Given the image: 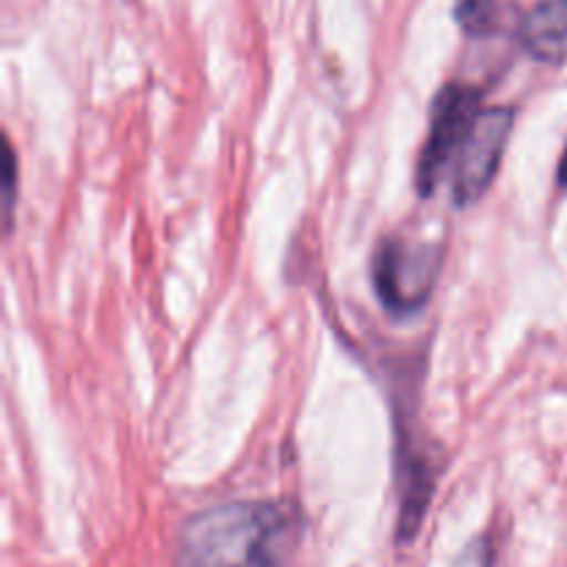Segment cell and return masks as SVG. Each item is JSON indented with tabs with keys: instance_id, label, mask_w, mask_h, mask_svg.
I'll list each match as a JSON object with an SVG mask.
<instances>
[{
	"instance_id": "6da1fadb",
	"label": "cell",
	"mask_w": 567,
	"mask_h": 567,
	"mask_svg": "<svg viewBox=\"0 0 567 567\" xmlns=\"http://www.w3.org/2000/svg\"><path fill=\"white\" fill-rule=\"evenodd\" d=\"M288 518L271 504H227L186 526L183 557L192 567H238L271 554V540Z\"/></svg>"
},
{
	"instance_id": "5b68a950",
	"label": "cell",
	"mask_w": 567,
	"mask_h": 567,
	"mask_svg": "<svg viewBox=\"0 0 567 567\" xmlns=\"http://www.w3.org/2000/svg\"><path fill=\"white\" fill-rule=\"evenodd\" d=\"M520 44L543 64H567V0H540L520 20Z\"/></svg>"
},
{
	"instance_id": "ba28073f",
	"label": "cell",
	"mask_w": 567,
	"mask_h": 567,
	"mask_svg": "<svg viewBox=\"0 0 567 567\" xmlns=\"http://www.w3.org/2000/svg\"><path fill=\"white\" fill-rule=\"evenodd\" d=\"M557 177H559V186L567 188V144H565V153H563V158H559V169H557Z\"/></svg>"
},
{
	"instance_id": "3957f363",
	"label": "cell",
	"mask_w": 567,
	"mask_h": 567,
	"mask_svg": "<svg viewBox=\"0 0 567 567\" xmlns=\"http://www.w3.org/2000/svg\"><path fill=\"white\" fill-rule=\"evenodd\" d=\"M482 92L465 83H449L437 92L432 103L430 133L421 147L419 166H415V188L421 197H432L449 181L454 158L463 147L465 136L482 114Z\"/></svg>"
},
{
	"instance_id": "277c9868",
	"label": "cell",
	"mask_w": 567,
	"mask_h": 567,
	"mask_svg": "<svg viewBox=\"0 0 567 567\" xmlns=\"http://www.w3.org/2000/svg\"><path fill=\"white\" fill-rule=\"evenodd\" d=\"M513 122L515 111L507 105H485L482 114L476 116L446 181L457 208L476 203L491 188L498 164L504 158V150H507Z\"/></svg>"
},
{
	"instance_id": "8992f818",
	"label": "cell",
	"mask_w": 567,
	"mask_h": 567,
	"mask_svg": "<svg viewBox=\"0 0 567 567\" xmlns=\"http://www.w3.org/2000/svg\"><path fill=\"white\" fill-rule=\"evenodd\" d=\"M454 17L468 37H487L502 22V0H457Z\"/></svg>"
},
{
	"instance_id": "52a82bcc",
	"label": "cell",
	"mask_w": 567,
	"mask_h": 567,
	"mask_svg": "<svg viewBox=\"0 0 567 567\" xmlns=\"http://www.w3.org/2000/svg\"><path fill=\"white\" fill-rule=\"evenodd\" d=\"M238 567H280V565L275 563V557H271V554H266V557H258V559H252V563L238 565Z\"/></svg>"
},
{
	"instance_id": "7a4b0ae2",
	"label": "cell",
	"mask_w": 567,
	"mask_h": 567,
	"mask_svg": "<svg viewBox=\"0 0 567 567\" xmlns=\"http://www.w3.org/2000/svg\"><path fill=\"white\" fill-rule=\"evenodd\" d=\"M443 269V247L437 241H410L391 236L377 247L374 291L382 308L393 316L419 313L426 299L435 291V282Z\"/></svg>"
}]
</instances>
